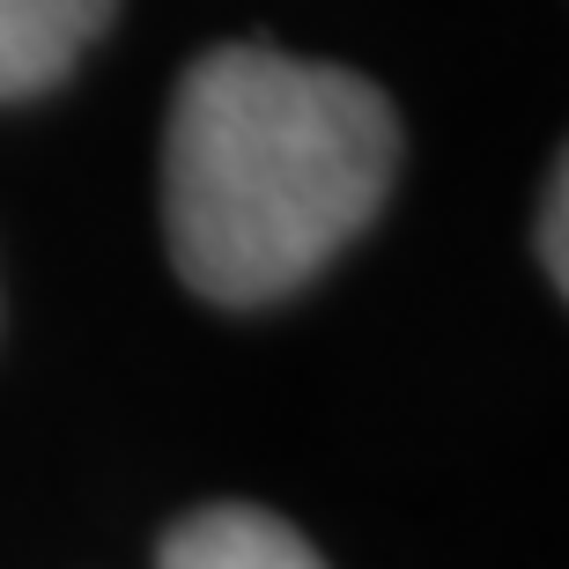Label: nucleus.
<instances>
[{"mask_svg":"<svg viewBox=\"0 0 569 569\" xmlns=\"http://www.w3.org/2000/svg\"><path fill=\"white\" fill-rule=\"evenodd\" d=\"M562 208H569V186H562V170H555V186H548V274L562 281Z\"/></svg>","mask_w":569,"mask_h":569,"instance_id":"4","label":"nucleus"},{"mask_svg":"<svg viewBox=\"0 0 569 569\" xmlns=\"http://www.w3.org/2000/svg\"><path fill=\"white\" fill-rule=\"evenodd\" d=\"M163 569H326V562L274 510L214 503V510H192L186 526H170Z\"/></svg>","mask_w":569,"mask_h":569,"instance_id":"3","label":"nucleus"},{"mask_svg":"<svg viewBox=\"0 0 569 569\" xmlns=\"http://www.w3.org/2000/svg\"><path fill=\"white\" fill-rule=\"evenodd\" d=\"M111 8L119 0H0V104L60 82Z\"/></svg>","mask_w":569,"mask_h":569,"instance_id":"2","label":"nucleus"},{"mask_svg":"<svg viewBox=\"0 0 569 569\" xmlns=\"http://www.w3.org/2000/svg\"><path fill=\"white\" fill-rule=\"evenodd\" d=\"M392 170L400 119L378 82L274 44H214L163 133L170 259L208 303H274L378 214Z\"/></svg>","mask_w":569,"mask_h":569,"instance_id":"1","label":"nucleus"}]
</instances>
